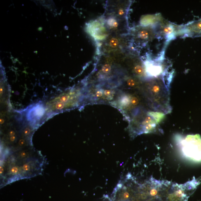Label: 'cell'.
<instances>
[{"instance_id":"14","label":"cell","mask_w":201,"mask_h":201,"mask_svg":"<svg viewBox=\"0 0 201 201\" xmlns=\"http://www.w3.org/2000/svg\"><path fill=\"white\" fill-rule=\"evenodd\" d=\"M112 67L109 63H106L104 64L101 68V72L105 75L109 74L111 72Z\"/></svg>"},{"instance_id":"19","label":"cell","mask_w":201,"mask_h":201,"mask_svg":"<svg viewBox=\"0 0 201 201\" xmlns=\"http://www.w3.org/2000/svg\"><path fill=\"white\" fill-rule=\"evenodd\" d=\"M111 90H108V89H106V90H104V94L106 96H109L111 94Z\"/></svg>"},{"instance_id":"16","label":"cell","mask_w":201,"mask_h":201,"mask_svg":"<svg viewBox=\"0 0 201 201\" xmlns=\"http://www.w3.org/2000/svg\"><path fill=\"white\" fill-rule=\"evenodd\" d=\"M131 104L132 105H134V106H136L138 104L139 101L137 97H131Z\"/></svg>"},{"instance_id":"5","label":"cell","mask_w":201,"mask_h":201,"mask_svg":"<svg viewBox=\"0 0 201 201\" xmlns=\"http://www.w3.org/2000/svg\"><path fill=\"white\" fill-rule=\"evenodd\" d=\"M86 30L96 41L106 40L109 34V29L106 25L104 18L89 21L86 25Z\"/></svg>"},{"instance_id":"6","label":"cell","mask_w":201,"mask_h":201,"mask_svg":"<svg viewBox=\"0 0 201 201\" xmlns=\"http://www.w3.org/2000/svg\"><path fill=\"white\" fill-rule=\"evenodd\" d=\"M26 120L31 126L33 127L40 124L46 119V110L43 103H39L32 105L25 111Z\"/></svg>"},{"instance_id":"4","label":"cell","mask_w":201,"mask_h":201,"mask_svg":"<svg viewBox=\"0 0 201 201\" xmlns=\"http://www.w3.org/2000/svg\"><path fill=\"white\" fill-rule=\"evenodd\" d=\"M157 38L165 39L170 41L180 36V25H177L164 20L163 18L154 26Z\"/></svg>"},{"instance_id":"13","label":"cell","mask_w":201,"mask_h":201,"mask_svg":"<svg viewBox=\"0 0 201 201\" xmlns=\"http://www.w3.org/2000/svg\"><path fill=\"white\" fill-rule=\"evenodd\" d=\"M131 98L127 95H124L121 97L120 102L122 106L124 107H127L131 104Z\"/></svg>"},{"instance_id":"1","label":"cell","mask_w":201,"mask_h":201,"mask_svg":"<svg viewBox=\"0 0 201 201\" xmlns=\"http://www.w3.org/2000/svg\"><path fill=\"white\" fill-rule=\"evenodd\" d=\"M44 161L43 158L40 154H34L27 158L17 159L16 162H12L11 164L15 166L18 169L17 179L28 178L39 174L43 169Z\"/></svg>"},{"instance_id":"15","label":"cell","mask_w":201,"mask_h":201,"mask_svg":"<svg viewBox=\"0 0 201 201\" xmlns=\"http://www.w3.org/2000/svg\"><path fill=\"white\" fill-rule=\"evenodd\" d=\"M127 85L130 87H135L138 84V82L135 79L132 78L128 79L127 80Z\"/></svg>"},{"instance_id":"11","label":"cell","mask_w":201,"mask_h":201,"mask_svg":"<svg viewBox=\"0 0 201 201\" xmlns=\"http://www.w3.org/2000/svg\"><path fill=\"white\" fill-rule=\"evenodd\" d=\"M148 116L153 118L157 124H159L164 119L165 115L164 113L159 112L149 111L147 112Z\"/></svg>"},{"instance_id":"2","label":"cell","mask_w":201,"mask_h":201,"mask_svg":"<svg viewBox=\"0 0 201 201\" xmlns=\"http://www.w3.org/2000/svg\"><path fill=\"white\" fill-rule=\"evenodd\" d=\"M180 145L185 157L194 161H201V138L199 135L187 136L181 140Z\"/></svg>"},{"instance_id":"7","label":"cell","mask_w":201,"mask_h":201,"mask_svg":"<svg viewBox=\"0 0 201 201\" xmlns=\"http://www.w3.org/2000/svg\"><path fill=\"white\" fill-rule=\"evenodd\" d=\"M180 36H182L183 37H201V18L180 25Z\"/></svg>"},{"instance_id":"18","label":"cell","mask_w":201,"mask_h":201,"mask_svg":"<svg viewBox=\"0 0 201 201\" xmlns=\"http://www.w3.org/2000/svg\"><path fill=\"white\" fill-rule=\"evenodd\" d=\"M104 94V91L101 90L97 91L96 92L95 95L97 98H100L102 97Z\"/></svg>"},{"instance_id":"8","label":"cell","mask_w":201,"mask_h":201,"mask_svg":"<svg viewBox=\"0 0 201 201\" xmlns=\"http://www.w3.org/2000/svg\"><path fill=\"white\" fill-rule=\"evenodd\" d=\"M160 14L147 15L141 18L140 25L142 26H155L163 19Z\"/></svg>"},{"instance_id":"12","label":"cell","mask_w":201,"mask_h":201,"mask_svg":"<svg viewBox=\"0 0 201 201\" xmlns=\"http://www.w3.org/2000/svg\"><path fill=\"white\" fill-rule=\"evenodd\" d=\"M120 43V40L118 37L112 36L108 39L107 45L111 48H116L119 46Z\"/></svg>"},{"instance_id":"10","label":"cell","mask_w":201,"mask_h":201,"mask_svg":"<svg viewBox=\"0 0 201 201\" xmlns=\"http://www.w3.org/2000/svg\"><path fill=\"white\" fill-rule=\"evenodd\" d=\"M34 150L32 147L23 148L14 154L13 156L17 159H23L27 158L34 154Z\"/></svg>"},{"instance_id":"9","label":"cell","mask_w":201,"mask_h":201,"mask_svg":"<svg viewBox=\"0 0 201 201\" xmlns=\"http://www.w3.org/2000/svg\"><path fill=\"white\" fill-rule=\"evenodd\" d=\"M105 24L109 30L115 31L118 30L120 25V19L118 17L110 15L106 19L104 18Z\"/></svg>"},{"instance_id":"3","label":"cell","mask_w":201,"mask_h":201,"mask_svg":"<svg viewBox=\"0 0 201 201\" xmlns=\"http://www.w3.org/2000/svg\"><path fill=\"white\" fill-rule=\"evenodd\" d=\"M130 36L131 38L132 45L133 43L140 46H145L156 38H157L154 26H139L131 30Z\"/></svg>"},{"instance_id":"17","label":"cell","mask_w":201,"mask_h":201,"mask_svg":"<svg viewBox=\"0 0 201 201\" xmlns=\"http://www.w3.org/2000/svg\"><path fill=\"white\" fill-rule=\"evenodd\" d=\"M130 197V194L129 192L127 191H125L123 193L122 197L124 200H127Z\"/></svg>"}]
</instances>
